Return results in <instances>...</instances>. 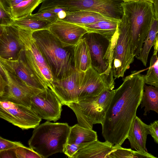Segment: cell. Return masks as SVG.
I'll use <instances>...</instances> for the list:
<instances>
[{
  "mask_svg": "<svg viewBox=\"0 0 158 158\" xmlns=\"http://www.w3.org/2000/svg\"><path fill=\"white\" fill-rule=\"evenodd\" d=\"M133 71L124 78L115 89L102 126L105 141L121 145L127 139L138 106L141 104L145 84L144 71Z\"/></svg>",
  "mask_w": 158,
  "mask_h": 158,
  "instance_id": "1",
  "label": "cell"
},
{
  "mask_svg": "<svg viewBox=\"0 0 158 158\" xmlns=\"http://www.w3.org/2000/svg\"><path fill=\"white\" fill-rule=\"evenodd\" d=\"M32 35L49 65L54 79L65 78L75 72L73 48L63 47L46 29L34 31Z\"/></svg>",
  "mask_w": 158,
  "mask_h": 158,
  "instance_id": "2",
  "label": "cell"
},
{
  "mask_svg": "<svg viewBox=\"0 0 158 158\" xmlns=\"http://www.w3.org/2000/svg\"><path fill=\"white\" fill-rule=\"evenodd\" d=\"M122 5L130 28L132 53L136 57L141 52L154 18L153 3L143 1L123 2Z\"/></svg>",
  "mask_w": 158,
  "mask_h": 158,
  "instance_id": "3",
  "label": "cell"
},
{
  "mask_svg": "<svg viewBox=\"0 0 158 158\" xmlns=\"http://www.w3.org/2000/svg\"><path fill=\"white\" fill-rule=\"evenodd\" d=\"M70 127L67 123H52L48 121L35 128L28 141L29 147L42 158L63 152Z\"/></svg>",
  "mask_w": 158,
  "mask_h": 158,
  "instance_id": "4",
  "label": "cell"
},
{
  "mask_svg": "<svg viewBox=\"0 0 158 158\" xmlns=\"http://www.w3.org/2000/svg\"><path fill=\"white\" fill-rule=\"evenodd\" d=\"M115 92V89L106 90L98 96L66 106L74 113L79 125L92 129L94 124L102 123Z\"/></svg>",
  "mask_w": 158,
  "mask_h": 158,
  "instance_id": "5",
  "label": "cell"
},
{
  "mask_svg": "<svg viewBox=\"0 0 158 158\" xmlns=\"http://www.w3.org/2000/svg\"><path fill=\"white\" fill-rule=\"evenodd\" d=\"M121 0H42L38 12L58 7L66 11L87 10L100 13L106 16L121 19L123 15Z\"/></svg>",
  "mask_w": 158,
  "mask_h": 158,
  "instance_id": "6",
  "label": "cell"
},
{
  "mask_svg": "<svg viewBox=\"0 0 158 158\" xmlns=\"http://www.w3.org/2000/svg\"><path fill=\"white\" fill-rule=\"evenodd\" d=\"M17 27L26 62L44 87L51 89L54 79L48 64L33 36V31Z\"/></svg>",
  "mask_w": 158,
  "mask_h": 158,
  "instance_id": "7",
  "label": "cell"
},
{
  "mask_svg": "<svg viewBox=\"0 0 158 158\" xmlns=\"http://www.w3.org/2000/svg\"><path fill=\"white\" fill-rule=\"evenodd\" d=\"M131 52L130 28L123 14L118 27V34L113 55L112 70L114 77H123L134 60Z\"/></svg>",
  "mask_w": 158,
  "mask_h": 158,
  "instance_id": "8",
  "label": "cell"
},
{
  "mask_svg": "<svg viewBox=\"0 0 158 158\" xmlns=\"http://www.w3.org/2000/svg\"><path fill=\"white\" fill-rule=\"evenodd\" d=\"M0 117L23 130L35 128L42 120L31 107L6 101H0Z\"/></svg>",
  "mask_w": 158,
  "mask_h": 158,
  "instance_id": "9",
  "label": "cell"
},
{
  "mask_svg": "<svg viewBox=\"0 0 158 158\" xmlns=\"http://www.w3.org/2000/svg\"><path fill=\"white\" fill-rule=\"evenodd\" d=\"M62 105L54 92L47 88L31 97L30 107L41 118L55 122L60 117Z\"/></svg>",
  "mask_w": 158,
  "mask_h": 158,
  "instance_id": "10",
  "label": "cell"
},
{
  "mask_svg": "<svg viewBox=\"0 0 158 158\" xmlns=\"http://www.w3.org/2000/svg\"><path fill=\"white\" fill-rule=\"evenodd\" d=\"M7 84L0 101H6L30 107L31 97L43 90L32 88L9 72L0 63Z\"/></svg>",
  "mask_w": 158,
  "mask_h": 158,
  "instance_id": "11",
  "label": "cell"
},
{
  "mask_svg": "<svg viewBox=\"0 0 158 158\" xmlns=\"http://www.w3.org/2000/svg\"><path fill=\"white\" fill-rule=\"evenodd\" d=\"M46 29L64 48H73L88 32L82 27L60 19L51 23Z\"/></svg>",
  "mask_w": 158,
  "mask_h": 158,
  "instance_id": "12",
  "label": "cell"
},
{
  "mask_svg": "<svg viewBox=\"0 0 158 158\" xmlns=\"http://www.w3.org/2000/svg\"><path fill=\"white\" fill-rule=\"evenodd\" d=\"M0 63L29 87L38 90L46 89L26 62L23 50L15 60H8L0 57Z\"/></svg>",
  "mask_w": 158,
  "mask_h": 158,
  "instance_id": "13",
  "label": "cell"
},
{
  "mask_svg": "<svg viewBox=\"0 0 158 158\" xmlns=\"http://www.w3.org/2000/svg\"><path fill=\"white\" fill-rule=\"evenodd\" d=\"M97 35L95 33L88 32L83 36L89 49L92 67L101 74L113 73V63L107 54V49L105 50Z\"/></svg>",
  "mask_w": 158,
  "mask_h": 158,
  "instance_id": "14",
  "label": "cell"
},
{
  "mask_svg": "<svg viewBox=\"0 0 158 158\" xmlns=\"http://www.w3.org/2000/svg\"><path fill=\"white\" fill-rule=\"evenodd\" d=\"M0 57L6 60L17 59L23 49L18 27L15 26H0Z\"/></svg>",
  "mask_w": 158,
  "mask_h": 158,
  "instance_id": "15",
  "label": "cell"
},
{
  "mask_svg": "<svg viewBox=\"0 0 158 158\" xmlns=\"http://www.w3.org/2000/svg\"><path fill=\"white\" fill-rule=\"evenodd\" d=\"M150 134L149 125L136 116L131 125L127 137L131 148L143 152H148L146 148L147 136Z\"/></svg>",
  "mask_w": 158,
  "mask_h": 158,
  "instance_id": "16",
  "label": "cell"
},
{
  "mask_svg": "<svg viewBox=\"0 0 158 158\" xmlns=\"http://www.w3.org/2000/svg\"><path fill=\"white\" fill-rule=\"evenodd\" d=\"M114 145L107 141L101 142L98 139L79 149L73 158H111Z\"/></svg>",
  "mask_w": 158,
  "mask_h": 158,
  "instance_id": "17",
  "label": "cell"
},
{
  "mask_svg": "<svg viewBox=\"0 0 158 158\" xmlns=\"http://www.w3.org/2000/svg\"><path fill=\"white\" fill-rule=\"evenodd\" d=\"M121 20V19H116L103 20L80 26L86 29L88 32L97 34L110 42L118 38L119 25Z\"/></svg>",
  "mask_w": 158,
  "mask_h": 158,
  "instance_id": "18",
  "label": "cell"
},
{
  "mask_svg": "<svg viewBox=\"0 0 158 158\" xmlns=\"http://www.w3.org/2000/svg\"><path fill=\"white\" fill-rule=\"evenodd\" d=\"M115 19L107 17L98 12L80 10L66 11L65 17L61 20L81 26L93 23L103 20Z\"/></svg>",
  "mask_w": 158,
  "mask_h": 158,
  "instance_id": "19",
  "label": "cell"
},
{
  "mask_svg": "<svg viewBox=\"0 0 158 158\" xmlns=\"http://www.w3.org/2000/svg\"><path fill=\"white\" fill-rule=\"evenodd\" d=\"M98 139L96 131L78 123L70 127L67 143L76 144L83 148Z\"/></svg>",
  "mask_w": 158,
  "mask_h": 158,
  "instance_id": "20",
  "label": "cell"
},
{
  "mask_svg": "<svg viewBox=\"0 0 158 158\" xmlns=\"http://www.w3.org/2000/svg\"><path fill=\"white\" fill-rule=\"evenodd\" d=\"M73 58L76 71L84 72L92 67L89 49L83 37L73 47Z\"/></svg>",
  "mask_w": 158,
  "mask_h": 158,
  "instance_id": "21",
  "label": "cell"
},
{
  "mask_svg": "<svg viewBox=\"0 0 158 158\" xmlns=\"http://www.w3.org/2000/svg\"><path fill=\"white\" fill-rule=\"evenodd\" d=\"M143 107L144 115H146L147 113L151 110L158 114V87L145 84L141 105V108Z\"/></svg>",
  "mask_w": 158,
  "mask_h": 158,
  "instance_id": "22",
  "label": "cell"
},
{
  "mask_svg": "<svg viewBox=\"0 0 158 158\" xmlns=\"http://www.w3.org/2000/svg\"><path fill=\"white\" fill-rule=\"evenodd\" d=\"M158 30V19L153 18L149 31L144 41L142 49L136 58L146 66L150 51L153 46Z\"/></svg>",
  "mask_w": 158,
  "mask_h": 158,
  "instance_id": "23",
  "label": "cell"
},
{
  "mask_svg": "<svg viewBox=\"0 0 158 158\" xmlns=\"http://www.w3.org/2000/svg\"><path fill=\"white\" fill-rule=\"evenodd\" d=\"M42 0H25L12 7L10 16L14 20L27 17L38 5Z\"/></svg>",
  "mask_w": 158,
  "mask_h": 158,
  "instance_id": "24",
  "label": "cell"
},
{
  "mask_svg": "<svg viewBox=\"0 0 158 158\" xmlns=\"http://www.w3.org/2000/svg\"><path fill=\"white\" fill-rule=\"evenodd\" d=\"M30 15L22 19L14 20L11 25L34 31L46 29L51 23L48 21L34 18Z\"/></svg>",
  "mask_w": 158,
  "mask_h": 158,
  "instance_id": "25",
  "label": "cell"
},
{
  "mask_svg": "<svg viewBox=\"0 0 158 158\" xmlns=\"http://www.w3.org/2000/svg\"><path fill=\"white\" fill-rule=\"evenodd\" d=\"M121 145H114V149L110 154L111 158H155V157L148 152L133 151L131 149L122 148Z\"/></svg>",
  "mask_w": 158,
  "mask_h": 158,
  "instance_id": "26",
  "label": "cell"
},
{
  "mask_svg": "<svg viewBox=\"0 0 158 158\" xmlns=\"http://www.w3.org/2000/svg\"><path fill=\"white\" fill-rule=\"evenodd\" d=\"M157 52L154 50L151 58L149 67L144 75L145 84L158 87V57Z\"/></svg>",
  "mask_w": 158,
  "mask_h": 158,
  "instance_id": "27",
  "label": "cell"
},
{
  "mask_svg": "<svg viewBox=\"0 0 158 158\" xmlns=\"http://www.w3.org/2000/svg\"><path fill=\"white\" fill-rule=\"evenodd\" d=\"M16 153L17 158H42L32 149L24 146L16 148Z\"/></svg>",
  "mask_w": 158,
  "mask_h": 158,
  "instance_id": "28",
  "label": "cell"
},
{
  "mask_svg": "<svg viewBox=\"0 0 158 158\" xmlns=\"http://www.w3.org/2000/svg\"><path fill=\"white\" fill-rule=\"evenodd\" d=\"M30 15L34 18L51 23L54 22L59 19L57 14L48 12H37L35 14H31Z\"/></svg>",
  "mask_w": 158,
  "mask_h": 158,
  "instance_id": "29",
  "label": "cell"
},
{
  "mask_svg": "<svg viewBox=\"0 0 158 158\" xmlns=\"http://www.w3.org/2000/svg\"><path fill=\"white\" fill-rule=\"evenodd\" d=\"M24 146L20 142L12 141L0 137V151Z\"/></svg>",
  "mask_w": 158,
  "mask_h": 158,
  "instance_id": "30",
  "label": "cell"
},
{
  "mask_svg": "<svg viewBox=\"0 0 158 158\" xmlns=\"http://www.w3.org/2000/svg\"><path fill=\"white\" fill-rule=\"evenodd\" d=\"M25 0H0V7L10 16L12 7Z\"/></svg>",
  "mask_w": 158,
  "mask_h": 158,
  "instance_id": "31",
  "label": "cell"
},
{
  "mask_svg": "<svg viewBox=\"0 0 158 158\" xmlns=\"http://www.w3.org/2000/svg\"><path fill=\"white\" fill-rule=\"evenodd\" d=\"M81 148V147L79 145L66 143L64 146L63 153L69 158H73L74 154Z\"/></svg>",
  "mask_w": 158,
  "mask_h": 158,
  "instance_id": "32",
  "label": "cell"
},
{
  "mask_svg": "<svg viewBox=\"0 0 158 158\" xmlns=\"http://www.w3.org/2000/svg\"><path fill=\"white\" fill-rule=\"evenodd\" d=\"M0 26H8L11 25L14 20L0 7Z\"/></svg>",
  "mask_w": 158,
  "mask_h": 158,
  "instance_id": "33",
  "label": "cell"
},
{
  "mask_svg": "<svg viewBox=\"0 0 158 158\" xmlns=\"http://www.w3.org/2000/svg\"><path fill=\"white\" fill-rule=\"evenodd\" d=\"M150 135L154 141L158 144V120H156L149 125Z\"/></svg>",
  "mask_w": 158,
  "mask_h": 158,
  "instance_id": "34",
  "label": "cell"
},
{
  "mask_svg": "<svg viewBox=\"0 0 158 158\" xmlns=\"http://www.w3.org/2000/svg\"><path fill=\"white\" fill-rule=\"evenodd\" d=\"M0 158H17L16 148L0 151Z\"/></svg>",
  "mask_w": 158,
  "mask_h": 158,
  "instance_id": "35",
  "label": "cell"
},
{
  "mask_svg": "<svg viewBox=\"0 0 158 158\" xmlns=\"http://www.w3.org/2000/svg\"><path fill=\"white\" fill-rule=\"evenodd\" d=\"M154 18L158 19V0H155L153 4Z\"/></svg>",
  "mask_w": 158,
  "mask_h": 158,
  "instance_id": "36",
  "label": "cell"
},
{
  "mask_svg": "<svg viewBox=\"0 0 158 158\" xmlns=\"http://www.w3.org/2000/svg\"><path fill=\"white\" fill-rule=\"evenodd\" d=\"M153 47L154 50L156 51L158 53V30L153 45Z\"/></svg>",
  "mask_w": 158,
  "mask_h": 158,
  "instance_id": "37",
  "label": "cell"
},
{
  "mask_svg": "<svg viewBox=\"0 0 158 158\" xmlns=\"http://www.w3.org/2000/svg\"><path fill=\"white\" fill-rule=\"evenodd\" d=\"M124 2L138 1H143L152 3L153 4L154 2L153 0H121Z\"/></svg>",
  "mask_w": 158,
  "mask_h": 158,
  "instance_id": "38",
  "label": "cell"
},
{
  "mask_svg": "<svg viewBox=\"0 0 158 158\" xmlns=\"http://www.w3.org/2000/svg\"><path fill=\"white\" fill-rule=\"evenodd\" d=\"M153 0V2H155V0Z\"/></svg>",
  "mask_w": 158,
  "mask_h": 158,
  "instance_id": "39",
  "label": "cell"
}]
</instances>
